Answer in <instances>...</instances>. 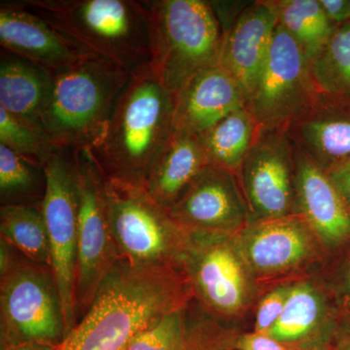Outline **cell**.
<instances>
[{
  "label": "cell",
  "instance_id": "13",
  "mask_svg": "<svg viewBox=\"0 0 350 350\" xmlns=\"http://www.w3.org/2000/svg\"><path fill=\"white\" fill-rule=\"evenodd\" d=\"M0 44L2 50L53 75L89 56L20 2H2L0 5Z\"/></svg>",
  "mask_w": 350,
  "mask_h": 350
},
{
  "label": "cell",
  "instance_id": "24",
  "mask_svg": "<svg viewBox=\"0 0 350 350\" xmlns=\"http://www.w3.org/2000/svg\"><path fill=\"white\" fill-rule=\"evenodd\" d=\"M0 232L1 238L21 254L32 262L51 268L49 234L41 207L1 206Z\"/></svg>",
  "mask_w": 350,
  "mask_h": 350
},
{
  "label": "cell",
  "instance_id": "29",
  "mask_svg": "<svg viewBox=\"0 0 350 350\" xmlns=\"http://www.w3.org/2000/svg\"><path fill=\"white\" fill-rule=\"evenodd\" d=\"M0 144L21 156L27 157L41 163L53 147L38 131L16 118L1 107Z\"/></svg>",
  "mask_w": 350,
  "mask_h": 350
},
{
  "label": "cell",
  "instance_id": "16",
  "mask_svg": "<svg viewBox=\"0 0 350 350\" xmlns=\"http://www.w3.org/2000/svg\"><path fill=\"white\" fill-rule=\"evenodd\" d=\"M294 145V144H293ZM296 195L301 213L320 238L329 243L350 237V207L328 172L294 145Z\"/></svg>",
  "mask_w": 350,
  "mask_h": 350
},
{
  "label": "cell",
  "instance_id": "17",
  "mask_svg": "<svg viewBox=\"0 0 350 350\" xmlns=\"http://www.w3.org/2000/svg\"><path fill=\"white\" fill-rule=\"evenodd\" d=\"M286 133L299 150L325 170L350 159V116L338 114L332 94L320 92L312 109Z\"/></svg>",
  "mask_w": 350,
  "mask_h": 350
},
{
  "label": "cell",
  "instance_id": "10",
  "mask_svg": "<svg viewBox=\"0 0 350 350\" xmlns=\"http://www.w3.org/2000/svg\"><path fill=\"white\" fill-rule=\"evenodd\" d=\"M42 163L47 186L41 209L49 234L51 269L61 295L68 335L77 323L78 207L72 150L52 147Z\"/></svg>",
  "mask_w": 350,
  "mask_h": 350
},
{
  "label": "cell",
  "instance_id": "23",
  "mask_svg": "<svg viewBox=\"0 0 350 350\" xmlns=\"http://www.w3.org/2000/svg\"><path fill=\"white\" fill-rule=\"evenodd\" d=\"M271 3L278 23L298 43L310 64L336 29L319 0H278Z\"/></svg>",
  "mask_w": 350,
  "mask_h": 350
},
{
  "label": "cell",
  "instance_id": "9",
  "mask_svg": "<svg viewBox=\"0 0 350 350\" xmlns=\"http://www.w3.org/2000/svg\"><path fill=\"white\" fill-rule=\"evenodd\" d=\"M72 162L78 207L75 283L78 322L91 305L98 285L120 256L108 225L103 194L105 175L90 149L72 150Z\"/></svg>",
  "mask_w": 350,
  "mask_h": 350
},
{
  "label": "cell",
  "instance_id": "35",
  "mask_svg": "<svg viewBox=\"0 0 350 350\" xmlns=\"http://www.w3.org/2000/svg\"><path fill=\"white\" fill-rule=\"evenodd\" d=\"M197 350H226V349H219V347H215V349H197Z\"/></svg>",
  "mask_w": 350,
  "mask_h": 350
},
{
  "label": "cell",
  "instance_id": "28",
  "mask_svg": "<svg viewBox=\"0 0 350 350\" xmlns=\"http://www.w3.org/2000/svg\"><path fill=\"white\" fill-rule=\"evenodd\" d=\"M183 308L152 324L131 340L126 350H190Z\"/></svg>",
  "mask_w": 350,
  "mask_h": 350
},
{
  "label": "cell",
  "instance_id": "32",
  "mask_svg": "<svg viewBox=\"0 0 350 350\" xmlns=\"http://www.w3.org/2000/svg\"><path fill=\"white\" fill-rule=\"evenodd\" d=\"M334 185L350 207V159L326 170Z\"/></svg>",
  "mask_w": 350,
  "mask_h": 350
},
{
  "label": "cell",
  "instance_id": "33",
  "mask_svg": "<svg viewBox=\"0 0 350 350\" xmlns=\"http://www.w3.org/2000/svg\"><path fill=\"white\" fill-rule=\"evenodd\" d=\"M332 24L344 25L350 21V0H319Z\"/></svg>",
  "mask_w": 350,
  "mask_h": 350
},
{
  "label": "cell",
  "instance_id": "4",
  "mask_svg": "<svg viewBox=\"0 0 350 350\" xmlns=\"http://www.w3.org/2000/svg\"><path fill=\"white\" fill-rule=\"evenodd\" d=\"M131 75L117 64L90 55L53 75L54 89L43 118L51 146L66 150L96 146Z\"/></svg>",
  "mask_w": 350,
  "mask_h": 350
},
{
  "label": "cell",
  "instance_id": "7",
  "mask_svg": "<svg viewBox=\"0 0 350 350\" xmlns=\"http://www.w3.org/2000/svg\"><path fill=\"white\" fill-rule=\"evenodd\" d=\"M105 208L119 256L137 266H172L185 230L142 186L105 176Z\"/></svg>",
  "mask_w": 350,
  "mask_h": 350
},
{
  "label": "cell",
  "instance_id": "27",
  "mask_svg": "<svg viewBox=\"0 0 350 350\" xmlns=\"http://www.w3.org/2000/svg\"><path fill=\"white\" fill-rule=\"evenodd\" d=\"M319 314V300L312 288L295 286L290 289L282 315L267 336L280 342L300 340L312 330Z\"/></svg>",
  "mask_w": 350,
  "mask_h": 350
},
{
  "label": "cell",
  "instance_id": "15",
  "mask_svg": "<svg viewBox=\"0 0 350 350\" xmlns=\"http://www.w3.org/2000/svg\"><path fill=\"white\" fill-rule=\"evenodd\" d=\"M174 130L200 137L228 115L245 107L238 82L221 66L200 71L174 96Z\"/></svg>",
  "mask_w": 350,
  "mask_h": 350
},
{
  "label": "cell",
  "instance_id": "11",
  "mask_svg": "<svg viewBox=\"0 0 350 350\" xmlns=\"http://www.w3.org/2000/svg\"><path fill=\"white\" fill-rule=\"evenodd\" d=\"M251 208L260 217H286L293 202L294 145L286 131L259 130L241 170Z\"/></svg>",
  "mask_w": 350,
  "mask_h": 350
},
{
  "label": "cell",
  "instance_id": "3",
  "mask_svg": "<svg viewBox=\"0 0 350 350\" xmlns=\"http://www.w3.org/2000/svg\"><path fill=\"white\" fill-rule=\"evenodd\" d=\"M36 14L84 54L133 73L151 63V12L133 0H24Z\"/></svg>",
  "mask_w": 350,
  "mask_h": 350
},
{
  "label": "cell",
  "instance_id": "19",
  "mask_svg": "<svg viewBox=\"0 0 350 350\" xmlns=\"http://www.w3.org/2000/svg\"><path fill=\"white\" fill-rule=\"evenodd\" d=\"M53 89L54 75L47 69L1 51L0 107L45 138L43 118Z\"/></svg>",
  "mask_w": 350,
  "mask_h": 350
},
{
  "label": "cell",
  "instance_id": "2",
  "mask_svg": "<svg viewBox=\"0 0 350 350\" xmlns=\"http://www.w3.org/2000/svg\"><path fill=\"white\" fill-rule=\"evenodd\" d=\"M174 96L151 64L131 75L105 135L90 149L107 178L144 186L148 170L174 130Z\"/></svg>",
  "mask_w": 350,
  "mask_h": 350
},
{
  "label": "cell",
  "instance_id": "26",
  "mask_svg": "<svg viewBox=\"0 0 350 350\" xmlns=\"http://www.w3.org/2000/svg\"><path fill=\"white\" fill-rule=\"evenodd\" d=\"M310 70L322 93L350 96V21L335 29L324 49L310 62Z\"/></svg>",
  "mask_w": 350,
  "mask_h": 350
},
{
  "label": "cell",
  "instance_id": "36",
  "mask_svg": "<svg viewBox=\"0 0 350 350\" xmlns=\"http://www.w3.org/2000/svg\"><path fill=\"white\" fill-rule=\"evenodd\" d=\"M344 350H350V345H349V347H345Z\"/></svg>",
  "mask_w": 350,
  "mask_h": 350
},
{
  "label": "cell",
  "instance_id": "34",
  "mask_svg": "<svg viewBox=\"0 0 350 350\" xmlns=\"http://www.w3.org/2000/svg\"><path fill=\"white\" fill-rule=\"evenodd\" d=\"M5 350H62V345L57 347V345L33 342V344L18 345V347H10Z\"/></svg>",
  "mask_w": 350,
  "mask_h": 350
},
{
  "label": "cell",
  "instance_id": "20",
  "mask_svg": "<svg viewBox=\"0 0 350 350\" xmlns=\"http://www.w3.org/2000/svg\"><path fill=\"white\" fill-rule=\"evenodd\" d=\"M192 253L190 269L198 291L216 312L231 313L243 303V269L232 251L223 243H206Z\"/></svg>",
  "mask_w": 350,
  "mask_h": 350
},
{
  "label": "cell",
  "instance_id": "14",
  "mask_svg": "<svg viewBox=\"0 0 350 350\" xmlns=\"http://www.w3.org/2000/svg\"><path fill=\"white\" fill-rule=\"evenodd\" d=\"M278 25L271 1H257L241 11L229 27H223L219 66L238 82L245 103L268 57Z\"/></svg>",
  "mask_w": 350,
  "mask_h": 350
},
{
  "label": "cell",
  "instance_id": "5",
  "mask_svg": "<svg viewBox=\"0 0 350 350\" xmlns=\"http://www.w3.org/2000/svg\"><path fill=\"white\" fill-rule=\"evenodd\" d=\"M151 12V66L174 96L204 69L218 66L222 25L211 2L147 1Z\"/></svg>",
  "mask_w": 350,
  "mask_h": 350
},
{
  "label": "cell",
  "instance_id": "18",
  "mask_svg": "<svg viewBox=\"0 0 350 350\" xmlns=\"http://www.w3.org/2000/svg\"><path fill=\"white\" fill-rule=\"evenodd\" d=\"M209 165L199 137L174 130L151 163L144 187L159 206L169 211Z\"/></svg>",
  "mask_w": 350,
  "mask_h": 350
},
{
  "label": "cell",
  "instance_id": "25",
  "mask_svg": "<svg viewBox=\"0 0 350 350\" xmlns=\"http://www.w3.org/2000/svg\"><path fill=\"white\" fill-rule=\"evenodd\" d=\"M45 170L42 163L0 144V200L1 206H42L45 197Z\"/></svg>",
  "mask_w": 350,
  "mask_h": 350
},
{
  "label": "cell",
  "instance_id": "1",
  "mask_svg": "<svg viewBox=\"0 0 350 350\" xmlns=\"http://www.w3.org/2000/svg\"><path fill=\"white\" fill-rule=\"evenodd\" d=\"M182 301L172 266H137L120 258L62 350H126L138 334L183 308Z\"/></svg>",
  "mask_w": 350,
  "mask_h": 350
},
{
  "label": "cell",
  "instance_id": "37",
  "mask_svg": "<svg viewBox=\"0 0 350 350\" xmlns=\"http://www.w3.org/2000/svg\"><path fill=\"white\" fill-rule=\"evenodd\" d=\"M349 287H350V273H349Z\"/></svg>",
  "mask_w": 350,
  "mask_h": 350
},
{
  "label": "cell",
  "instance_id": "8",
  "mask_svg": "<svg viewBox=\"0 0 350 350\" xmlns=\"http://www.w3.org/2000/svg\"><path fill=\"white\" fill-rule=\"evenodd\" d=\"M320 91L310 62L278 23L266 62L245 107L259 130L286 131L312 109Z\"/></svg>",
  "mask_w": 350,
  "mask_h": 350
},
{
  "label": "cell",
  "instance_id": "12",
  "mask_svg": "<svg viewBox=\"0 0 350 350\" xmlns=\"http://www.w3.org/2000/svg\"><path fill=\"white\" fill-rule=\"evenodd\" d=\"M234 174L209 165L170 207L169 213L184 230L216 232L241 224L244 207Z\"/></svg>",
  "mask_w": 350,
  "mask_h": 350
},
{
  "label": "cell",
  "instance_id": "31",
  "mask_svg": "<svg viewBox=\"0 0 350 350\" xmlns=\"http://www.w3.org/2000/svg\"><path fill=\"white\" fill-rule=\"evenodd\" d=\"M239 350H286L280 342L262 334L244 335L237 342Z\"/></svg>",
  "mask_w": 350,
  "mask_h": 350
},
{
  "label": "cell",
  "instance_id": "21",
  "mask_svg": "<svg viewBox=\"0 0 350 350\" xmlns=\"http://www.w3.org/2000/svg\"><path fill=\"white\" fill-rule=\"evenodd\" d=\"M310 250L308 232L299 221L269 219L248 232L245 253L254 268L271 273L290 268L305 259Z\"/></svg>",
  "mask_w": 350,
  "mask_h": 350
},
{
  "label": "cell",
  "instance_id": "6",
  "mask_svg": "<svg viewBox=\"0 0 350 350\" xmlns=\"http://www.w3.org/2000/svg\"><path fill=\"white\" fill-rule=\"evenodd\" d=\"M0 278L1 350L33 342L61 347L68 329L52 269L18 251Z\"/></svg>",
  "mask_w": 350,
  "mask_h": 350
},
{
  "label": "cell",
  "instance_id": "30",
  "mask_svg": "<svg viewBox=\"0 0 350 350\" xmlns=\"http://www.w3.org/2000/svg\"><path fill=\"white\" fill-rule=\"evenodd\" d=\"M289 291V288H278L262 299L258 308L255 326L256 333L268 335L269 330L282 315Z\"/></svg>",
  "mask_w": 350,
  "mask_h": 350
},
{
  "label": "cell",
  "instance_id": "22",
  "mask_svg": "<svg viewBox=\"0 0 350 350\" xmlns=\"http://www.w3.org/2000/svg\"><path fill=\"white\" fill-rule=\"evenodd\" d=\"M258 131L257 122L243 107L232 112L198 137L211 165L237 174L254 144Z\"/></svg>",
  "mask_w": 350,
  "mask_h": 350
}]
</instances>
